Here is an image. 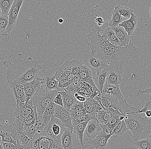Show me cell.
<instances>
[{
  "mask_svg": "<svg viewBox=\"0 0 151 149\" xmlns=\"http://www.w3.org/2000/svg\"><path fill=\"white\" fill-rule=\"evenodd\" d=\"M93 55L99 58L107 70L116 68L123 74L124 64L130 60L138 58L140 53L131 40L126 46L113 45L99 51Z\"/></svg>",
  "mask_w": 151,
  "mask_h": 149,
  "instance_id": "cell-1",
  "label": "cell"
},
{
  "mask_svg": "<svg viewBox=\"0 0 151 149\" xmlns=\"http://www.w3.org/2000/svg\"><path fill=\"white\" fill-rule=\"evenodd\" d=\"M22 55L19 53L14 63L5 61L4 65L6 68L7 82H17L23 84L37 77L41 66L40 61L32 57L22 59Z\"/></svg>",
  "mask_w": 151,
  "mask_h": 149,
  "instance_id": "cell-2",
  "label": "cell"
},
{
  "mask_svg": "<svg viewBox=\"0 0 151 149\" xmlns=\"http://www.w3.org/2000/svg\"><path fill=\"white\" fill-rule=\"evenodd\" d=\"M124 120L134 141L149 136L151 130V118L142 117L139 113H127L125 114Z\"/></svg>",
  "mask_w": 151,
  "mask_h": 149,
  "instance_id": "cell-3",
  "label": "cell"
},
{
  "mask_svg": "<svg viewBox=\"0 0 151 149\" xmlns=\"http://www.w3.org/2000/svg\"><path fill=\"white\" fill-rule=\"evenodd\" d=\"M99 102H101L105 107L119 110L123 115L134 113L140 110L129 105L123 96L117 97L102 92Z\"/></svg>",
  "mask_w": 151,
  "mask_h": 149,
  "instance_id": "cell-4",
  "label": "cell"
},
{
  "mask_svg": "<svg viewBox=\"0 0 151 149\" xmlns=\"http://www.w3.org/2000/svg\"><path fill=\"white\" fill-rule=\"evenodd\" d=\"M58 93V90H49L43 86L33 96L31 100L36 109L38 115H42L47 106Z\"/></svg>",
  "mask_w": 151,
  "mask_h": 149,
  "instance_id": "cell-5",
  "label": "cell"
},
{
  "mask_svg": "<svg viewBox=\"0 0 151 149\" xmlns=\"http://www.w3.org/2000/svg\"><path fill=\"white\" fill-rule=\"evenodd\" d=\"M28 146V149H63L61 140L52 139L38 131L30 139Z\"/></svg>",
  "mask_w": 151,
  "mask_h": 149,
  "instance_id": "cell-6",
  "label": "cell"
},
{
  "mask_svg": "<svg viewBox=\"0 0 151 149\" xmlns=\"http://www.w3.org/2000/svg\"><path fill=\"white\" fill-rule=\"evenodd\" d=\"M98 24L94 26L88 35L90 41L88 43V47L91 50V54L94 55L99 51L113 47V44L105 38H102L101 32H103Z\"/></svg>",
  "mask_w": 151,
  "mask_h": 149,
  "instance_id": "cell-7",
  "label": "cell"
},
{
  "mask_svg": "<svg viewBox=\"0 0 151 149\" xmlns=\"http://www.w3.org/2000/svg\"><path fill=\"white\" fill-rule=\"evenodd\" d=\"M64 89L65 91H69L74 95L75 92H76L86 98L89 97L94 98L100 91L99 90H94L89 84L81 80L73 83Z\"/></svg>",
  "mask_w": 151,
  "mask_h": 149,
  "instance_id": "cell-8",
  "label": "cell"
},
{
  "mask_svg": "<svg viewBox=\"0 0 151 149\" xmlns=\"http://www.w3.org/2000/svg\"><path fill=\"white\" fill-rule=\"evenodd\" d=\"M23 125V122L16 118L12 125L11 134L20 149H28V143L30 139L24 134Z\"/></svg>",
  "mask_w": 151,
  "mask_h": 149,
  "instance_id": "cell-9",
  "label": "cell"
},
{
  "mask_svg": "<svg viewBox=\"0 0 151 149\" xmlns=\"http://www.w3.org/2000/svg\"><path fill=\"white\" fill-rule=\"evenodd\" d=\"M65 129V127L61 121L57 118L53 117L42 132L43 134L52 139L61 140Z\"/></svg>",
  "mask_w": 151,
  "mask_h": 149,
  "instance_id": "cell-10",
  "label": "cell"
},
{
  "mask_svg": "<svg viewBox=\"0 0 151 149\" xmlns=\"http://www.w3.org/2000/svg\"><path fill=\"white\" fill-rule=\"evenodd\" d=\"M112 134H107L102 130L94 139L85 142L84 149H106L109 148V142Z\"/></svg>",
  "mask_w": 151,
  "mask_h": 149,
  "instance_id": "cell-11",
  "label": "cell"
},
{
  "mask_svg": "<svg viewBox=\"0 0 151 149\" xmlns=\"http://www.w3.org/2000/svg\"><path fill=\"white\" fill-rule=\"evenodd\" d=\"M41 67L36 78L42 83V85L48 81L55 78L58 68L57 65L49 61H46L42 64H40Z\"/></svg>",
  "mask_w": 151,
  "mask_h": 149,
  "instance_id": "cell-12",
  "label": "cell"
},
{
  "mask_svg": "<svg viewBox=\"0 0 151 149\" xmlns=\"http://www.w3.org/2000/svg\"><path fill=\"white\" fill-rule=\"evenodd\" d=\"M61 141L63 149H83L75 133L68 128H65L61 136Z\"/></svg>",
  "mask_w": 151,
  "mask_h": 149,
  "instance_id": "cell-13",
  "label": "cell"
},
{
  "mask_svg": "<svg viewBox=\"0 0 151 149\" xmlns=\"http://www.w3.org/2000/svg\"><path fill=\"white\" fill-rule=\"evenodd\" d=\"M24 0H15L14 4L8 14L9 23L6 32L2 34L4 36L8 35L16 25L21 7Z\"/></svg>",
  "mask_w": 151,
  "mask_h": 149,
  "instance_id": "cell-14",
  "label": "cell"
},
{
  "mask_svg": "<svg viewBox=\"0 0 151 149\" xmlns=\"http://www.w3.org/2000/svg\"><path fill=\"white\" fill-rule=\"evenodd\" d=\"M74 76L72 73V64L71 60H69L64 63L61 67L58 68L54 77L59 82V86L61 88L63 84L71 80Z\"/></svg>",
  "mask_w": 151,
  "mask_h": 149,
  "instance_id": "cell-15",
  "label": "cell"
},
{
  "mask_svg": "<svg viewBox=\"0 0 151 149\" xmlns=\"http://www.w3.org/2000/svg\"><path fill=\"white\" fill-rule=\"evenodd\" d=\"M35 108L32 100L25 102L20 101L14 110V115L16 118L22 122L26 117L34 112Z\"/></svg>",
  "mask_w": 151,
  "mask_h": 149,
  "instance_id": "cell-16",
  "label": "cell"
},
{
  "mask_svg": "<svg viewBox=\"0 0 151 149\" xmlns=\"http://www.w3.org/2000/svg\"><path fill=\"white\" fill-rule=\"evenodd\" d=\"M54 117L61 121L65 128H68L73 132V126L70 109L56 104Z\"/></svg>",
  "mask_w": 151,
  "mask_h": 149,
  "instance_id": "cell-17",
  "label": "cell"
},
{
  "mask_svg": "<svg viewBox=\"0 0 151 149\" xmlns=\"http://www.w3.org/2000/svg\"><path fill=\"white\" fill-rule=\"evenodd\" d=\"M42 85V82L37 78L23 84V89L26 96V102H28L31 99L34 95L41 89Z\"/></svg>",
  "mask_w": 151,
  "mask_h": 149,
  "instance_id": "cell-18",
  "label": "cell"
},
{
  "mask_svg": "<svg viewBox=\"0 0 151 149\" xmlns=\"http://www.w3.org/2000/svg\"><path fill=\"white\" fill-rule=\"evenodd\" d=\"M7 83L16 99L17 105L20 101L26 102V97L24 90L23 84L15 82H7Z\"/></svg>",
  "mask_w": 151,
  "mask_h": 149,
  "instance_id": "cell-19",
  "label": "cell"
},
{
  "mask_svg": "<svg viewBox=\"0 0 151 149\" xmlns=\"http://www.w3.org/2000/svg\"><path fill=\"white\" fill-rule=\"evenodd\" d=\"M79 74L81 81L88 83L94 90H99L94 83L91 70L86 65L81 63Z\"/></svg>",
  "mask_w": 151,
  "mask_h": 149,
  "instance_id": "cell-20",
  "label": "cell"
},
{
  "mask_svg": "<svg viewBox=\"0 0 151 149\" xmlns=\"http://www.w3.org/2000/svg\"><path fill=\"white\" fill-rule=\"evenodd\" d=\"M102 130L101 124L95 119L88 121L85 130V133L88 140L94 139Z\"/></svg>",
  "mask_w": 151,
  "mask_h": 149,
  "instance_id": "cell-21",
  "label": "cell"
},
{
  "mask_svg": "<svg viewBox=\"0 0 151 149\" xmlns=\"http://www.w3.org/2000/svg\"><path fill=\"white\" fill-rule=\"evenodd\" d=\"M119 113H121L119 110L113 108H106L104 107L102 111L97 112L96 117L99 123L105 124L111 119L113 116Z\"/></svg>",
  "mask_w": 151,
  "mask_h": 149,
  "instance_id": "cell-22",
  "label": "cell"
},
{
  "mask_svg": "<svg viewBox=\"0 0 151 149\" xmlns=\"http://www.w3.org/2000/svg\"><path fill=\"white\" fill-rule=\"evenodd\" d=\"M85 60L87 66L91 71H96L97 73H100L106 69L102 62L95 55L91 53L86 57Z\"/></svg>",
  "mask_w": 151,
  "mask_h": 149,
  "instance_id": "cell-23",
  "label": "cell"
},
{
  "mask_svg": "<svg viewBox=\"0 0 151 149\" xmlns=\"http://www.w3.org/2000/svg\"><path fill=\"white\" fill-rule=\"evenodd\" d=\"M83 102L85 109L87 113H97L104 109V106L101 103L95 100L94 98L91 97L87 98Z\"/></svg>",
  "mask_w": 151,
  "mask_h": 149,
  "instance_id": "cell-24",
  "label": "cell"
},
{
  "mask_svg": "<svg viewBox=\"0 0 151 149\" xmlns=\"http://www.w3.org/2000/svg\"><path fill=\"white\" fill-rule=\"evenodd\" d=\"M137 22L138 20L136 15L133 13L130 19L123 21L119 24V26L123 27L128 34V35L130 36L134 32L137 25Z\"/></svg>",
  "mask_w": 151,
  "mask_h": 149,
  "instance_id": "cell-25",
  "label": "cell"
},
{
  "mask_svg": "<svg viewBox=\"0 0 151 149\" xmlns=\"http://www.w3.org/2000/svg\"><path fill=\"white\" fill-rule=\"evenodd\" d=\"M122 73H121L117 69H108L106 82L114 85H120L122 83Z\"/></svg>",
  "mask_w": 151,
  "mask_h": 149,
  "instance_id": "cell-26",
  "label": "cell"
},
{
  "mask_svg": "<svg viewBox=\"0 0 151 149\" xmlns=\"http://www.w3.org/2000/svg\"><path fill=\"white\" fill-rule=\"evenodd\" d=\"M110 27V26H109ZM116 33L117 36L120 42L121 46H126L131 41L130 36L128 35L125 29L122 26H112L110 27Z\"/></svg>",
  "mask_w": 151,
  "mask_h": 149,
  "instance_id": "cell-27",
  "label": "cell"
},
{
  "mask_svg": "<svg viewBox=\"0 0 151 149\" xmlns=\"http://www.w3.org/2000/svg\"><path fill=\"white\" fill-rule=\"evenodd\" d=\"M58 93L61 94L62 96L64 107L70 110L71 107L77 101L74 94L65 90L58 91Z\"/></svg>",
  "mask_w": 151,
  "mask_h": 149,
  "instance_id": "cell-28",
  "label": "cell"
},
{
  "mask_svg": "<svg viewBox=\"0 0 151 149\" xmlns=\"http://www.w3.org/2000/svg\"><path fill=\"white\" fill-rule=\"evenodd\" d=\"M52 118L44 112L42 115H38L36 120L35 126L37 131L42 132L50 122Z\"/></svg>",
  "mask_w": 151,
  "mask_h": 149,
  "instance_id": "cell-29",
  "label": "cell"
},
{
  "mask_svg": "<svg viewBox=\"0 0 151 149\" xmlns=\"http://www.w3.org/2000/svg\"><path fill=\"white\" fill-rule=\"evenodd\" d=\"M107 72L108 70L106 68L105 69L100 73H97L96 76L93 77L94 83L98 90L101 92H103L104 85L106 81Z\"/></svg>",
  "mask_w": 151,
  "mask_h": 149,
  "instance_id": "cell-30",
  "label": "cell"
},
{
  "mask_svg": "<svg viewBox=\"0 0 151 149\" xmlns=\"http://www.w3.org/2000/svg\"><path fill=\"white\" fill-rule=\"evenodd\" d=\"M88 122L87 121L83 122L73 127V132L80 140L83 149L85 148V142L84 140V134Z\"/></svg>",
  "mask_w": 151,
  "mask_h": 149,
  "instance_id": "cell-31",
  "label": "cell"
},
{
  "mask_svg": "<svg viewBox=\"0 0 151 149\" xmlns=\"http://www.w3.org/2000/svg\"><path fill=\"white\" fill-rule=\"evenodd\" d=\"M101 37L107 39L110 43L115 46H119L121 45L120 40L116 33L109 26L104 30L103 33L101 35Z\"/></svg>",
  "mask_w": 151,
  "mask_h": 149,
  "instance_id": "cell-32",
  "label": "cell"
},
{
  "mask_svg": "<svg viewBox=\"0 0 151 149\" xmlns=\"http://www.w3.org/2000/svg\"><path fill=\"white\" fill-rule=\"evenodd\" d=\"M102 92L117 97L123 96L120 91V85L110 84L106 82L105 83Z\"/></svg>",
  "mask_w": 151,
  "mask_h": 149,
  "instance_id": "cell-33",
  "label": "cell"
},
{
  "mask_svg": "<svg viewBox=\"0 0 151 149\" xmlns=\"http://www.w3.org/2000/svg\"><path fill=\"white\" fill-rule=\"evenodd\" d=\"M128 130L125 120L124 119L120 121L115 126L113 131V134L116 137L122 136L127 132Z\"/></svg>",
  "mask_w": 151,
  "mask_h": 149,
  "instance_id": "cell-34",
  "label": "cell"
},
{
  "mask_svg": "<svg viewBox=\"0 0 151 149\" xmlns=\"http://www.w3.org/2000/svg\"><path fill=\"white\" fill-rule=\"evenodd\" d=\"M96 115H97V113H87L85 114L80 116L76 119L72 120V124L73 125V127L78 125V124H80L81 122H88L89 121L92 120V119L97 120Z\"/></svg>",
  "mask_w": 151,
  "mask_h": 149,
  "instance_id": "cell-35",
  "label": "cell"
},
{
  "mask_svg": "<svg viewBox=\"0 0 151 149\" xmlns=\"http://www.w3.org/2000/svg\"><path fill=\"white\" fill-rule=\"evenodd\" d=\"M112 19L109 22L110 27L119 26L124 20L122 16L119 13L116 6L112 12Z\"/></svg>",
  "mask_w": 151,
  "mask_h": 149,
  "instance_id": "cell-36",
  "label": "cell"
},
{
  "mask_svg": "<svg viewBox=\"0 0 151 149\" xmlns=\"http://www.w3.org/2000/svg\"><path fill=\"white\" fill-rule=\"evenodd\" d=\"M134 144L139 149H151V138L149 137L135 140Z\"/></svg>",
  "mask_w": 151,
  "mask_h": 149,
  "instance_id": "cell-37",
  "label": "cell"
},
{
  "mask_svg": "<svg viewBox=\"0 0 151 149\" xmlns=\"http://www.w3.org/2000/svg\"><path fill=\"white\" fill-rule=\"evenodd\" d=\"M15 0H0V8L2 14H8Z\"/></svg>",
  "mask_w": 151,
  "mask_h": 149,
  "instance_id": "cell-38",
  "label": "cell"
},
{
  "mask_svg": "<svg viewBox=\"0 0 151 149\" xmlns=\"http://www.w3.org/2000/svg\"><path fill=\"white\" fill-rule=\"evenodd\" d=\"M23 131L24 134L31 139L36 133L37 129L35 125H26L23 123Z\"/></svg>",
  "mask_w": 151,
  "mask_h": 149,
  "instance_id": "cell-39",
  "label": "cell"
},
{
  "mask_svg": "<svg viewBox=\"0 0 151 149\" xmlns=\"http://www.w3.org/2000/svg\"><path fill=\"white\" fill-rule=\"evenodd\" d=\"M116 7L121 15L127 19H129L131 18L132 14L134 12L132 9L128 8L127 6L118 5Z\"/></svg>",
  "mask_w": 151,
  "mask_h": 149,
  "instance_id": "cell-40",
  "label": "cell"
},
{
  "mask_svg": "<svg viewBox=\"0 0 151 149\" xmlns=\"http://www.w3.org/2000/svg\"><path fill=\"white\" fill-rule=\"evenodd\" d=\"M9 23L8 14H2L0 15V34H3L6 32V28Z\"/></svg>",
  "mask_w": 151,
  "mask_h": 149,
  "instance_id": "cell-41",
  "label": "cell"
},
{
  "mask_svg": "<svg viewBox=\"0 0 151 149\" xmlns=\"http://www.w3.org/2000/svg\"><path fill=\"white\" fill-rule=\"evenodd\" d=\"M38 116V114L37 112L36 109L31 114L26 117L24 120L22 122L24 124L26 125H35L36 120Z\"/></svg>",
  "mask_w": 151,
  "mask_h": 149,
  "instance_id": "cell-42",
  "label": "cell"
},
{
  "mask_svg": "<svg viewBox=\"0 0 151 149\" xmlns=\"http://www.w3.org/2000/svg\"><path fill=\"white\" fill-rule=\"evenodd\" d=\"M71 63L72 64V73L75 76L79 73L81 63L75 58H73L71 60Z\"/></svg>",
  "mask_w": 151,
  "mask_h": 149,
  "instance_id": "cell-43",
  "label": "cell"
},
{
  "mask_svg": "<svg viewBox=\"0 0 151 149\" xmlns=\"http://www.w3.org/2000/svg\"><path fill=\"white\" fill-rule=\"evenodd\" d=\"M55 108H56V104L53 101H52L47 106L44 112L52 118L53 117H55Z\"/></svg>",
  "mask_w": 151,
  "mask_h": 149,
  "instance_id": "cell-44",
  "label": "cell"
},
{
  "mask_svg": "<svg viewBox=\"0 0 151 149\" xmlns=\"http://www.w3.org/2000/svg\"><path fill=\"white\" fill-rule=\"evenodd\" d=\"M86 113H87V112L85 108L80 111H73L70 110V116L72 120L76 119L77 118Z\"/></svg>",
  "mask_w": 151,
  "mask_h": 149,
  "instance_id": "cell-45",
  "label": "cell"
},
{
  "mask_svg": "<svg viewBox=\"0 0 151 149\" xmlns=\"http://www.w3.org/2000/svg\"><path fill=\"white\" fill-rule=\"evenodd\" d=\"M85 108L83 102L77 100L71 107L70 110L73 111H80Z\"/></svg>",
  "mask_w": 151,
  "mask_h": 149,
  "instance_id": "cell-46",
  "label": "cell"
},
{
  "mask_svg": "<svg viewBox=\"0 0 151 149\" xmlns=\"http://www.w3.org/2000/svg\"><path fill=\"white\" fill-rule=\"evenodd\" d=\"M3 146L5 149H19V147L11 142L2 141Z\"/></svg>",
  "mask_w": 151,
  "mask_h": 149,
  "instance_id": "cell-47",
  "label": "cell"
},
{
  "mask_svg": "<svg viewBox=\"0 0 151 149\" xmlns=\"http://www.w3.org/2000/svg\"><path fill=\"white\" fill-rule=\"evenodd\" d=\"M53 101L56 104L64 107L62 96H61V94H60V93H58L57 95L55 96Z\"/></svg>",
  "mask_w": 151,
  "mask_h": 149,
  "instance_id": "cell-48",
  "label": "cell"
},
{
  "mask_svg": "<svg viewBox=\"0 0 151 149\" xmlns=\"http://www.w3.org/2000/svg\"><path fill=\"white\" fill-rule=\"evenodd\" d=\"M150 103H151V101L147 102H146V103L145 104L143 105V106L142 107L141 110H139V111L134 112V113H139V114L142 113H145V112L148 110V108H149V106H150Z\"/></svg>",
  "mask_w": 151,
  "mask_h": 149,
  "instance_id": "cell-49",
  "label": "cell"
},
{
  "mask_svg": "<svg viewBox=\"0 0 151 149\" xmlns=\"http://www.w3.org/2000/svg\"><path fill=\"white\" fill-rule=\"evenodd\" d=\"M74 96H75L76 99L80 101L84 102L87 99L86 97L82 96V95H80V94H78L76 92H75V93H74Z\"/></svg>",
  "mask_w": 151,
  "mask_h": 149,
  "instance_id": "cell-50",
  "label": "cell"
},
{
  "mask_svg": "<svg viewBox=\"0 0 151 149\" xmlns=\"http://www.w3.org/2000/svg\"><path fill=\"white\" fill-rule=\"evenodd\" d=\"M95 22L97 23V24L99 25V26H101L102 24L104 23V21L103 18L101 17H98L96 18L95 19Z\"/></svg>",
  "mask_w": 151,
  "mask_h": 149,
  "instance_id": "cell-51",
  "label": "cell"
},
{
  "mask_svg": "<svg viewBox=\"0 0 151 149\" xmlns=\"http://www.w3.org/2000/svg\"><path fill=\"white\" fill-rule=\"evenodd\" d=\"M140 92L143 94H150L151 95V87L150 88L146 89L143 91H140Z\"/></svg>",
  "mask_w": 151,
  "mask_h": 149,
  "instance_id": "cell-52",
  "label": "cell"
},
{
  "mask_svg": "<svg viewBox=\"0 0 151 149\" xmlns=\"http://www.w3.org/2000/svg\"><path fill=\"white\" fill-rule=\"evenodd\" d=\"M145 114L147 117L151 118V110H147L145 112Z\"/></svg>",
  "mask_w": 151,
  "mask_h": 149,
  "instance_id": "cell-53",
  "label": "cell"
},
{
  "mask_svg": "<svg viewBox=\"0 0 151 149\" xmlns=\"http://www.w3.org/2000/svg\"><path fill=\"white\" fill-rule=\"evenodd\" d=\"M3 146L2 140L1 137L0 136V149H4Z\"/></svg>",
  "mask_w": 151,
  "mask_h": 149,
  "instance_id": "cell-54",
  "label": "cell"
},
{
  "mask_svg": "<svg viewBox=\"0 0 151 149\" xmlns=\"http://www.w3.org/2000/svg\"><path fill=\"white\" fill-rule=\"evenodd\" d=\"M64 21V19L62 18H60L59 20H58V22H59V23H60V24H62V23H63Z\"/></svg>",
  "mask_w": 151,
  "mask_h": 149,
  "instance_id": "cell-55",
  "label": "cell"
},
{
  "mask_svg": "<svg viewBox=\"0 0 151 149\" xmlns=\"http://www.w3.org/2000/svg\"><path fill=\"white\" fill-rule=\"evenodd\" d=\"M150 15L151 19V7H150Z\"/></svg>",
  "mask_w": 151,
  "mask_h": 149,
  "instance_id": "cell-56",
  "label": "cell"
},
{
  "mask_svg": "<svg viewBox=\"0 0 151 149\" xmlns=\"http://www.w3.org/2000/svg\"><path fill=\"white\" fill-rule=\"evenodd\" d=\"M2 14V10H1V8H0V15Z\"/></svg>",
  "mask_w": 151,
  "mask_h": 149,
  "instance_id": "cell-57",
  "label": "cell"
},
{
  "mask_svg": "<svg viewBox=\"0 0 151 149\" xmlns=\"http://www.w3.org/2000/svg\"><path fill=\"white\" fill-rule=\"evenodd\" d=\"M149 137H150V138H151V132L150 133V135H149Z\"/></svg>",
  "mask_w": 151,
  "mask_h": 149,
  "instance_id": "cell-58",
  "label": "cell"
}]
</instances>
